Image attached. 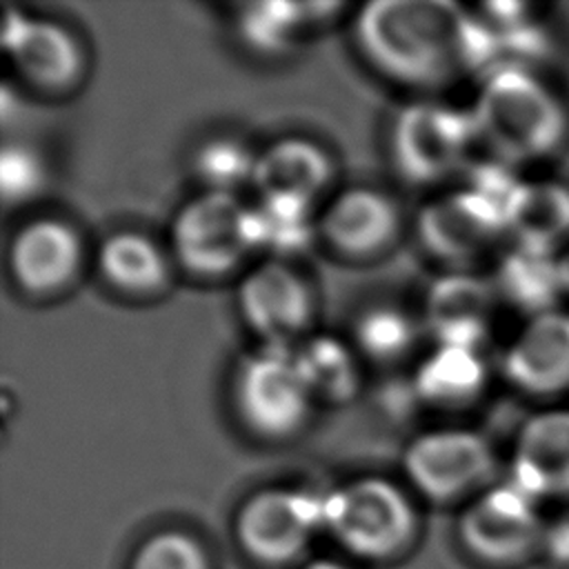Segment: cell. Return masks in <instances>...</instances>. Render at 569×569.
Listing matches in <instances>:
<instances>
[{
  "label": "cell",
  "mask_w": 569,
  "mask_h": 569,
  "mask_svg": "<svg viewBox=\"0 0 569 569\" xmlns=\"http://www.w3.org/2000/svg\"><path fill=\"white\" fill-rule=\"evenodd\" d=\"M356 40L389 78L431 87L469 67V13L445 0H376L356 18Z\"/></svg>",
  "instance_id": "cell-1"
},
{
  "label": "cell",
  "mask_w": 569,
  "mask_h": 569,
  "mask_svg": "<svg viewBox=\"0 0 569 569\" xmlns=\"http://www.w3.org/2000/svg\"><path fill=\"white\" fill-rule=\"evenodd\" d=\"M471 118L478 142L509 167L553 156L569 133L560 98L536 73L509 62L485 73Z\"/></svg>",
  "instance_id": "cell-2"
},
{
  "label": "cell",
  "mask_w": 569,
  "mask_h": 569,
  "mask_svg": "<svg viewBox=\"0 0 569 569\" xmlns=\"http://www.w3.org/2000/svg\"><path fill=\"white\" fill-rule=\"evenodd\" d=\"M478 142L471 111L440 102H411L391 124V160L416 184H433L460 171Z\"/></svg>",
  "instance_id": "cell-3"
},
{
  "label": "cell",
  "mask_w": 569,
  "mask_h": 569,
  "mask_svg": "<svg viewBox=\"0 0 569 569\" xmlns=\"http://www.w3.org/2000/svg\"><path fill=\"white\" fill-rule=\"evenodd\" d=\"M233 402L244 425L264 438L298 431L313 398L293 365L291 347L262 345L244 356L233 378Z\"/></svg>",
  "instance_id": "cell-4"
},
{
  "label": "cell",
  "mask_w": 569,
  "mask_h": 569,
  "mask_svg": "<svg viewBox=\"0 0 569 569\" xmlns=\"http://www.w3.org/2000/svg\"><path fill=\"white\" fill-rule=\"evenodd\" d=\"M325 527L360 556H387L407 542L413 511L393 482L358 478L325 493Z\"/></svg>",
  "instance_id": "cell-5"
},
{
  "label": "cell",
  "mask_w": 569,
  "mask_h": 569,
  "mask_svg": "<svg viewBox=\"0 0 569 569\" xmlns=\"http://www.w3.org/2000/svg\"><path fill=\"white\" fill-rule=\"evenodd\" d=\"M171 249L178 262L196 276H222L253 251L249 204L236 193L204 191L173 218Z\"/></svg>",
  "instance_id": "cell-6"
},
{
  "label": "cell",
  "mask_w": 569,
  "mask_h": 569,
  "mask_svg": "<svg viewBox=\"0 0 569 569\" xmlns=\"http://www.w3.org/2000/svg\"><path fill=\"white\" fill-rule=\"evenodd\" d=\"M409 480L433 500L460 498L493 473L489 440L471 429H433L416 436L402 458Z\"/></svg>",
  "instance_id": "cell-7"
},
{
  "label": "cell",
  "mask_w": 569,
  "mask_h": 569,
  "mask_svg": "<svg viewBox=\"0 0 569 569\" xmlns=\"http://www.w3.org/2000/svg\"><path fill=\"white\" fill-rule=\"evenodd\" d=\"M538 500L511 480L485 489L462 513L460 538L489 562H518L542 545Z\"/></svg>",
  "instance_id": "cell-8"
},
{
  "label": "cell",
  "mask_w": 569,
  "mask_h": 569,
  "mask_svg": "<svg viewBox=\"0 0 569 569\" xmlns=\"http://www.w3.org/2000/svg\"><path fill=\"white\" fill-rule=\"evenodd\" d=\"M325 527V496L273 487L253 493L238 513V538L260 560L293 558Z\"/></svg>",
  "instance_id": "cell-9"
},
{
  "label": "cell",
  "mask_w": 569,
  "mask_h": 569,
  "mask_svg": "<svg viewBox=\"0 0 569 569\" xmlns=\"http://www.w3.org/2000/svg\"><path fill=\"white\" fill-rule=\"evenodd\" d=\"M507 233L502 209L467 187L427 204L418 216L422 247L453 269L480 258Z\"/></svg>",
  "instance_id": "cell-10"
},
{
  "label": "cell",
  "mask_w": 569,
  "mask_h": 569,
  "mask_svg": "<svg viewBox=\"0 0 569 569\" xmlns=\"http://www.w3.org/2000/svg\"><path fill=\"white\" fill-rule=\"evenodd\" d=\"M238 309L264 345L293 347L311 320V291L282 260L253 267L238 284Z\"/></svg>",
  "instance_id": "cell-11"
},
{
  "label": "cell",
  "mask_w": 569,
  "mask_h": 569,
  "mask_svg": "<svg viewBox=\"0 0 569 569\" xmlns=\"http://www.w3.org/2000/svg\"><path fill=\"white\" fill-rule=\"evenodd\" d=\"M502 373L527 396L549 398L569 389V313L553 309L529 318L502 356Z\"/></svg>",
  "instance_id": "cell-12"
},
{
  "label": "cell",
  "mask_w": 569,
  "mask_h": 569,
  "mask_svg": "<svg viewBox=\"0 0 569 569\" xmlns=\"http://www.w3.org/2000/svg\"><path fill=\"white\" fill-rule=\"evenodd\" d=\"M2 44L20 76L40 89H67L82 73V49L62 24L4 9Z\"/></svg>",
  "instance_id": "cell-13"
},
{
  "label": "cell",
  "mask_w": 569,
  "mask_h": 569,
  "mask_svg": "<svg viewBox=\"0 0 569 569\" xmlns=\"http://www.w3.org/2000/svg\"><path fill=\"white\" fill-rule=\"evenodd\" d=\"M511 482L540 498H569V409L533 413L520 425Z\"/></svg>",
  "instance_id": "cell-14"
},
{
  "label": "cell",
  "mask_w": 569,
  "mask_h": 569,
  "mask_svg": "<svg viewBox=\"0 0 569 569\" xmlns=\"http://www.w3.org/2000/svg\"><path fill=\"white\" fill-rule=\"evenodd\" d=\"M496 300L491 282L453 269L431 282L425 298V325L436 345L480 349Z\"/></svg>",
  "instance_id": "cell-15"
},
{
  "label": "cell",
  "mask_w": 569,
  "mask_h": 569,
  "mask_svg": "<svg viewBox=\"0 0 569 569\" xmlns=\"http://www.w3.org/2000/svg\"><path fill=\"white\" fill-rule=\"evenodd\" d=\"M82 262L78 231L58 218L27 222L9 249L16 282L31 293H53L69 284Z\"/></svg>",
  "instance_id": "cell-16"
},
{
  "label": "cell",
  "mask_w": 569,
  "mask_h": 569,
  "mask_svg": "<svg viewBox=\"0 0 569 569\" xmlns=\"http://www.w3.org/2000/svg\"><path fill=\"white\" fill-rule=\"evenodd\" d=\"M400 216L396 202L376 189L353 187L338 193L318 220L322 238L340 253L373 256L396 238Z\"/></svg>",
  "instance_id": "cell-17"
},
{
  "label": "cell",
  "mask_w": 569,
  "mask_h": 569,
  "mask_svg": "<svg viewBox=\"0 0 569 569\" xmlns=\"http://www.w3.org/2000/svg\"><path fill=\"white\" fill-rule=\"evenodd\" d=\"M329 153L307 138H280L258 153L253 187L258 196H284L313 202L331 182Z\"/></svg>",
  "instance_id": "cell-18"
},
{
  "label": "cell",
  "mask_w": 569,
  "mask_h": 569,
  "mask_svg": "<svg viewBox=\"0 0 569 569\" xmlns=\"http://www.w3.org/2000/svg\"><path fill=\"white\" fill-rule=\"evenodd\" d=\"M505 218L516 244L558 256L569 247V187L553 180L520 182Z\"/></svg>",
  "instance_id": "cell-19"
},
{
  "label": "cell",
  "mask_w": 569,
  "mask_h": 569,
  "mask_svg": "<svg viewBox=\"0 0 569 569\" xmlns=\"http://www.w3.org/2000/svg\"><path fill=\"white\" fill-rule=\"evenodd\" d=\"M487 373L480 349L436 345L418 365L411 389L427 407L456 411L473 405L482 396Z\"/></svg>",
  "instance_id": "cell-20"
},
{
  "label": "cell",
  "mask_w": 569,
  "mask_h": 569,
  "mask_svg": "<svg viewBox=\"0 0 569 569\" xmlns=\"http://www.w3.org/2000/svg\"><path fill=\"white\" fill-rule=\"evenodd\" d=\"M291 358L313 402L345 405L360 389L358 353L336 336H305L291 347Z\"/></svg>",
  "instance_id": "cell-21"
},
{
  "label": "cell",
  "mask_w": 569,
  "mask_h": 569,
  "mask_svg": "<svg viewBox=\"0 0 569 569\" xmlns=\"http://www.w3.org/2000/svg\"><path fill=\"white\" fill-rule=\"evenodd\" d=\"M496 298L520 309L529 318L553 311L562 298L556 253L513 244L500 258L498 271L491 280Z\"/></svg>",
  "instance_id": "cell-22"
},
{
  "label": "cell",
  "mask_w": 569,
  "mask_h": 569,
  "mask_svg": "<svg viewBox=\"0 0 569 569\" xmlns=\"http://www.w3.org/2000/svg\"><path fill=\"white\" fill-rule=\"evenodd\" d=\"M338 11L333 2H253L242 4L238 31L249 49L262 56L287 53L300 36L327 13Z\"/></svg>",
  "instance_id": "cell-23"
},
{
  "label": "cell",
  "mask_w": 569,
  "mask_h": 569,
  "mask_svg": "<svg viewBox=\"0 0 569 569\" xmlns=\"http://www.w3.org/2000/svg\"><path fill=\"white\" fill-rule=\"evenodd\" d=\"M313 202L284 198V196H258L249 204V231L253 251H267L269 260H282L302 253L316 233Z\"/></svg>",
  "instance_id": "cell-24"
},
{
  "label": "cell",
  "mask_w": 569,
  "mask_h": 569,
  "mask_svg": "<svg viewBox=\"0 0 569 569\" xmlns=\"http://www.w3.org/2000/svg\"><path fill=\"white\" fill-rule=\"evenodd\" d=\"M98 271L111 287L127 293L156 291L169 276L164 253L138 231L111 233L98 249Z\"/></svg>",
  "instance_id": "cell-25"
},
{
  "label": "cell",
  "mask_w": 569,
  "mask_h": 569,
  "mask_svg": "<svg viewBox=\"0 0 569 569\" xmlns=\"http://www.w3.org/2000/svg\"><path fill=\"white\" fill-rule=\"evenodd\" d=\"M416 342V320L391 305L365 309L353 325L356 353L378 365H396L405 360L413 351Z\"/></svg>",
  "instance_id": "cell-26"
},
{
  "label": "cell",
  "mask_w": 569,
  "mask_h": 569,
  "mask_svg": "<svg viewBox=\"0 0 569 569\" xmlns=\"http://www.w3.org/2000/svg\"><path fill=\"white\" fill-rule=\"evenodd\" d=\"M258 153L247 142L231 136H218L202 142L193 153V173L204 191L233 193L253 182Z\"/></svg>",
  "instance_id": "cell-27"
},
{
  "label": "cell",
  "mask_w": 569,
  "mask_h": 569,
  "mask_svg": "<svg viewBox=\"0 0 569 569\" xmlns=\"http://www.w3.org/2000/svg\"><path fill=\"white\" fill-rule=\"evenodd\" d=\"M44 164L24 144H4L0 156V189L7 204L31 200L44 187Z\"/></svg>",
  "instance_id": "cell-28"
},
{
  "label": "cell",
  "mask_w": 569,
  "mask_h": 569,
  "mask_svg": "<svg viewBox=\"0 0 569 569\" xmlns=\"http://www.w3.org/2000/svg\"><path fill=\"white\" fill-rule=\"evenodd\" d=\"M131 569H207V558L187 533L162 531L138 549Z\"/></svg>",
  "instance_id": "cell-29"
},
{
  "label": "cell",
  "mask_w": 569,
  "mask_h": 569,
  "mask_svg": "<svg viewBox=\"0 0 569 569\" xmlns=\"http://www.w3.org/2000/svg\"><path fill=\"white\" fill-rule=\"evenodd\" d=\"M542 547L556 562L569 565V520L556 522L553 527H545Z\"/></svg>",
  "instance_id": "cell-30"
},
{
  "label": "cell",
  "mask_w": 569,
  "mask_h": 569,
  "mask_svg": "<svg viewBox=\"0 0 569 569\" xmlns=\"http://www.w3.org/2000/svg\"><path fill=\"white\" fill-rule=\"evenodd\" d=\"M556 269H558L560 291H562V296H569V247H565V249L556 256Z\"/></svg>",
  "instance_id": "cell-31"
},
{
  "label": "cell",
  "mask_w": 569,
  "mask_h": 569,
  "mask_svg": "<svg viewBox=\"0 0 569 569\" xmlns=\"http://www.w3.org/2000/svg\"><path fill=\"white\" fill-rule=\"evenodd\" d=\"M305 569H349V567H345V565H340L336 560H313Z\"/></svg>",
  "instance_id": "cell-32"
}]
</instances>
